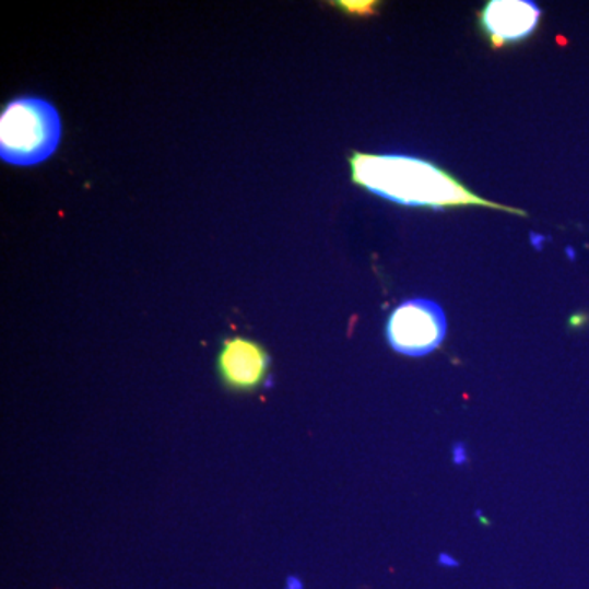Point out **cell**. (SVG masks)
<instances>
[{"label": "cell", "instance_id": "obj_9", "mask_svg": "<svg viewBox=\"0 0 589 589\" xmlns=\"http://www.w3.org/2000/svg\"><path fill=\"white\" fill-rule=\"evenodd\" d=\"M457 453H459V456H462L463 452H462V450H459V452H457ZM456 462L460 463V459H456Z\"/></svg>", "mask_w": 589, "mask_h": 589}, {"label": "cell", "instance_id": "obj_8", "mask_svg": "<svg viewBox=\"0 0 589 589\" xmlns=\"http://www.w3.org/2000/svg\"><path fill=\"white\" fill-rule=\"evenodd\" d=\"M439 564L449 565V567H456L457 562L452 557H447V555H440Z\"/></svg>", "mask_w": 589, "mask_h": 589}, {"label": "cell", "instance_id": "obj_6", "mask_svg": "<svg viewBox=\"0 0 589 589\" xmlns=\"http://www.w3.org/2000/svg\"><path fill=\"white\" fill-rule=\"evenodd\" d=\"M335 5H338L339 9L351 13V15L367 16L374 15L375 7L378 5V2H374V0H367V2H352V0H344V2H335Z\"/></svg>", "mask_w": 589, "mask_h": 589}, {"label": "cell", "instance_id": "obj_3", "mask_svg": "<svg viewBox=\"0 0 589 589\" xmlns=\"http://www.w3.org/2000/svg\"><path fill=\"white\" fill-rule=\"evenodd\" d=\"M385 332L398 354L423 357L443 344L447 319L444 309L431 299H407L388 316Z\"/></svg>", "mask_w": 589, "mask_h": 589}, {"label": "cell", "instance_id": "obj_4", "mask_svg": "<svg viewBox=\"0 0 589 589\" xmlns=\"http://www.w3.org/2000/svg\"><path fill=\"white\" fill-rule=\"evenodd\" d=\"M271 367V355L258 342L245 338L226 339L216 368L229 390L252 391L261 387Z\"/></svg>", "mask_w": 589, "mask_h": 589}, {"label": "cell", "instance_id": "obj_5", "mask_svg": "<svg viewBox=\"0 0 589 589\" xmlns=\"http://www.w3.org/2000/svg\"><path fill=\"white\" fill-rule=\"evenodd\" d=\"M542 10L522 0H492L480 13V26L495 48L522 42L538 28Z\"/></svg>", "mask_w": 589, "mask_h": 589}, {"label": "cell", "instance_id": "obj_7", "mask_svg": "<svg viewBox=\"0 0 589 589\" xmlns=\"http://www.w3.org/2000/svg\"><path fill=\"white\" fill-rule=\"evenodd\" d=\"M287 589H303L302 580H299V578H296V577H288Z\"/></svg>", "mask_w": 589, "mask_h": 589}, {"label": "cell", "instance_id": "obj_1", "mask_svg": "<svg viewBox=\"0 0 589 589\" xmlns=\"http://www.w3.org/2000/svg\"><path fill=\"white\" fill-rule=\"evenodd\" d=\"M352 182L398 205L443 210L449 207H486L513 215L526 212L490 202L463 186L443 167L407 154H368L354 151L349 157Z\"/></svg>", "mask_w": 589, "mask_h": 589}, {"label": "cell", "instance_id": "obj_2", "mask_svg": "<svg viewBox=\"0 0 589 589\" xmlns=\"http://www.w3.org/2000/svg\"><path fill=\"white\" fill-rule=\"evenodd\" d=\"M61 140V118L49 102L19 97L0 115V157L13 166H35L48 160Z\"/></svg>", "mask_w": 589, "mask_h": 589}]
</instances>
